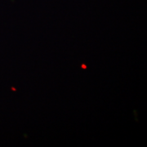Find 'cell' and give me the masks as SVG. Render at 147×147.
Instances as JSON below:
<instances>
[]
</instances>
